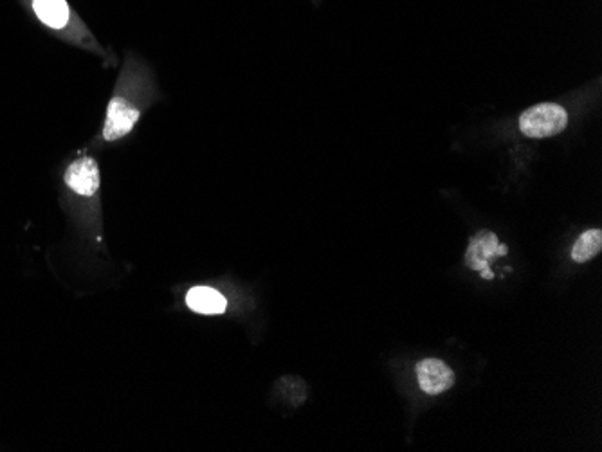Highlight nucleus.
<instances>
[{"mask_svg":"<svg viewBox=\"0 0 602 452\" xmlns=\"http://www.w3.org/2000/svg\"><path fill=\"white\" fill-rule=\"evenodd\" d=\"M26 2L31 6L35 17L46 28L55 31L78 46L100 51L91 35L83 29L82 22L74 17L67 0H26Z\"/></svg>","mask_w":602,"mask_h":452,"instance_id":"1","label":"nucleus"},{"mask_svg":"<svg viewBox=\"0 0 602 452\" xmlns=\"http://www.w3.org/2000/svg\"><path fill=\"white\" fill-rule=\"evenodd\" d=\"M141 110L143 107L137 103V100L128 96V89L119 87V91L114 94L107 109L105 127L101 132L103 141L112 143L127 137L136 127L137 119L141 118Z\"/></svg>","mask_w":602,"mask_h":452,"instance_id":"2","label":"nucleus"},{"mask_svg":"<svg viewBox=\"0 0 602 452\" xmlns=\"http://www.w3.org/2000/svg\"><path fill=\"white\" fill-rule=\"evenodd\" d=\"M568 125V114L556 103H539L530 107L520 116V130L523 136L532 139H545L557 136Z\"/></svg>","mask_w":602,"mask_h":452,"instance_id":"3","label":"nucleus"},{"mask_svg":"<svg viewBox=\"0 0 602 452\" xmlns=\"http://www.w3.org/2000/svg\"><path fill=\"white\" fill-rule=\"evenodd\" d=\"M100 168L98 163L85 155L67 166L64 173L65 188L74 199L91 202L100 191Z\"/></svg>","mask_w":602,"mask_h":452,"instance_id":"4","label":"nucleus"},{"mask_svg":"<svg viewBox=\"0 0 602 452\" xmlns=\"http://www.w3.org/2000/svg\"><path fill=\"white\" fill-rule=\"evenodd\" d=\"M498 254H507V247L498 244V238L491 231H480L469 242L466 265L473 271H482L485 280H491L493 272L489 271L487 267Z\"/></svg>","mask_w":602,"mask_h":452,"instance_id":"5","label":"nucleus"},{"mask_svg":"<svg viewBox=\"0 0 602 452\" xmlns=\"http://www.w3.org/2000/svg\"><path fill=\"white\" fill-rule=\"evenodd\" d=\"M417 379L422 391L428 395H440L455 384V373L446 362L438 359H424L417 364Z\"/></svg>","mask_w":602,"mask_h":452,"instance_id":"6","label":"nucleus"},{"mask_svg":"<svg viewBox=\"0 0 602 452\" xmlns=\"http://www.w3.org/2000/svg\"><path fill=\"white\" fill-rule=\"evenodd\" d=\"M186 307L202 316H219L226 312L228 299L224 298L219 290L210 287H193L186 294Z\"/></svg>","mask_w":602,"mask_h":452,"instance_id":"7","label":"nucleus"},{"mask_svg":"<svg viewBox=\"0 0 602 452\" xmlns=\"http://www.w3.org/2000/svg\"><path fill=\"white\" fill-rule=\"evenodd\" d=\"M602 249V233L599 229H590L577 238L572 249V260L577 263L590 262Z\"/></svg>","mask_w":602,"mask_h":452,"instance_id":"8","label":"nucleus"}]
</instances>
